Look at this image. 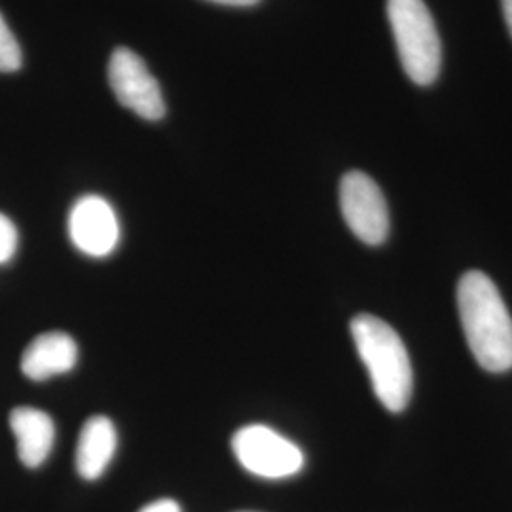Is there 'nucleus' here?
<instances>
[{"instance_id": "f257e3e1", "label": "nucleus", "mask_w": 512, "mask_h": 512, "mask_svg": "<svg viewBox=\"0 0 512 512\" xmlns=\"http://www.w3.org/2000/svg\"><path fill=\"white\" fill-rule=\"evenodd\" d=\"M458 310L476 363L494 374L511 370L512 317L494 281L476 270L461 275Z\"/></svg>"}, {"instance_id": "f03ea898", "label": "nucleus", "mask_w": 512, "mask_h": 512, "mask_svg": "<svg viewBox=\"0 0 512 512\" xmlns=\"http://www.w3.org/2000/svg\"><path fill=\"white\" fill-rule=\"evenodd\" d=\"M349 329L378 401L389 412H403L412 397L414 376L401 336L384 319L370 313L353 317Z\"/></svg>"}, {"instance_id": "7ed1b4c3", "label": "nucleus", "mask_w": 512, "mask_h": 512, "mask_svg": "<svg viewBox=\"0 0 512 512\" xmlns=\"http://www.w3.org/2000/svg\"><path fill=\"white\" fill-rule=\"evenodd\" d=\"M387 19L403 71L416 86L437 82L442 44L431 10L423 0H387Z\"/></svg>"}, {"instance_id": "20e7f679", "label": "nucleus", "mask_w": 512, "mask_h": 512, "mask_svg": "<svg viewBox=\"0 0 512 512\" xmlns=\"http://www.w3.org/2000/svg\"><path fill=\"white\" fill-rule=\"evenodd\" d=\"M232 450L241 467L260 478H289L304 467V454L293 440L266 425L241 427L232 439Z\"/></svg>"}, {"instance_id": "39448f33", "label": "nucleus", "mask_w": 512, "mask_h": 512, "mask_svg": "<svg viewBox=\"0 0 512 512\" xmlns=\"http://www.w3.org/2000/svg\"><path fill=\"white\" fill-rule=\"evenodd\" d=\"M340 209L353 236L382 245L389 236V207L382 188L363 171H349L340 183Z\"/></svg>"}, {"instance_id": "423d86ee", "label": "nucleus", "mask_w": 512, "mask_h": 512, "mask_svg": "<svg viewBox=\"0 0 512 512\" xmlns=\"http://www.w3.org/2000/svg\"><path fill=\"white\" fill-rule=\"evenodd\" d=\"M109 84L122 107L137 116L156 122L165 116V101L158 80L148 71L145 61L128 48L110 55Z\"/></svg>"}, {"instance_id": "0eeeda50", "label": "nucleus", "mask_w": 512, "mask_h": 512, "mask_svg": "<svg viewBox=\"0 0 512 512\" xmlns=\"http://www.w3.org/2000/svg\"><path fill=\"white\" fill-rule=\"evenodd\" d=\"M69 236L80 253L109 256L120 241V222L112 205L101 196H82L69 215Z\"/></svg>"}, {"instance_id": "6e6552de", "label": "nucleus", "mask_w": 512, "mask_h": 512, "mask_svg": "<svg viewBox=\"0 0 512 512\" xmlns=\"http://www.w3.org/2000/svg\"><path fill=\"white\" fill-rule=\"evenodd\" d=\"M78 361L76 342L65 332H46L37 336L21 357V372L35 382L73 370Z\"/></svg>"}, {"instance_id": "1a4fd4ad", "label": "nucleus", "mask_w": 512, "mask_h": 512, "mask_svg": "<svg viewBox=\"0 0 512 512\" xmlns=\"http://www.w3.org/2000/svg\"><path fill=\"white\" fill-rule=\"evenodd\" d=\"M10 427L18 440V456L29 469L40 467L54 448L55 425L52 418L29 406L16 408L10 414Z\"/></svg>"}, {"instance_id": "9d476101", "label": "nucleus", "mask_w": 512, "mask_h": 512, "mask_svg": "<svg viewBox=\"0 0 512 512\" xmlns=\"http://www.w3.org/2000/svg\"><path fill=\"white\" fill-rule=\"evenodd\" d=\"M118 435L105 416H93L84 423L76 446V471L84 480H97L107 471L116 454Z\"/></svg>"}, {"instance_id": "9b49d317", "label": "nucleus", "mask_w": 512, "mask_h": 512, "mask_svg": "<svg viewBox=\"0 0 512 512\" xmlns=\"http://www.w3.org/2000/svg\"><path fill=\"white\" fill-rule=\"evenodd\" d=\"M21 48L0 14V73H14L21 67Z\"/></svg>"}, {"instance_id": "f8f14e48", "label": "nucleus", "mask_w": 512, "mask_h": 512, "mask_svg": "<svg viewBox=\"0 0 512 512\" xmlns=\"http://www.w3.org/2000/svg\"><path fill=\"white\" fill-rule=\"evenodd\" d=\"M18 228L6 215L0 213V264L12 260L18 251Z\"/></svg>"}, {"instance_id": "ddd939ff", "label": "nucleus", "mask_w": 512, "mask_h": 512, "mask_svg": "<svg viewBox=\"0 0 512 512\" xmlns=\"http://www.w3.org/2000/svg\"><path fill=\"white\" fill-rule=\"evenodd\" d=\"M141 512H183L179 503L173 501V499H160V501H154L147 505L145 509H141Z\"/></svg>"}, {"instance_id": "4468645a", "label": "nucleus", "mask_w": 512, "mask_h": 512, "mask_svg": "<svg viewBox=\"0 0 512 512\" xmlns=\"http://www.w3.org/2000/svg\"><path fill=\"white\" fill-rule=\"evenodd\" d=\"M215 4H222V6H239V8H249L255 6L260 0H209Z\"/></svg>"}, {"instance_id": "2eb2a0df", "label": "nucleus", "mask_w": 512, "mask_h": 512, "mask_svg": "<svg viewBox=\"0 0 512 512\" xmlns=\"http://www.w3.org/2000/svg\"><path fill=\"white\" fill-rule=\"evenodd\" d=\"M501 8H503V18H505L507 29L512 37V0H501Z\"/></svg>"}]
</instances>
